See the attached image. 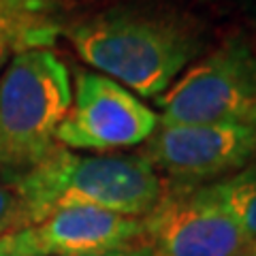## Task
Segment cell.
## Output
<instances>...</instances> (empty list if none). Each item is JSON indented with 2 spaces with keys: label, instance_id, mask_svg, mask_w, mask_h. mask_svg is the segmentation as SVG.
Wrapping results in <instances>:
<instances>
[{
  "label": "cell",
  "instance_id": "cell-1",
  "mask_svg": "<svg viewBox=\"0 0 256 256\" xmlns=\"http://www.w3.org/2000/svg\"><path fill=\"white\" fill-rule=\"evenodd\" d=\"M30 226L66 207H94L128 218L148 216L164 194L156 169L139 156H82L56 146L20 169Z\"/></svg>",
  "mask_w": 256,
  "mask_h": 256
},
{
  "label": "cell",
  "instance_id": "cell-2",
  "mask_svg": "<svg viewBox=\"0 0 256 256\" xmlns=\"http://www.w3.org/2000/svg\"><path fill=\"white\" fill-rule=\"evenodd\" d=\"M86 64L141 98H158L175 84L198 43L173 22L134 11H109L66 28Z\"/></svg>",
  "mask_w": 256,
  "mask_h": 256
},
{
  "label": "cell",
  "instance_id": "cell-3",
  "mask_svg": "<svg viewBox=\"0 0 256 256\" xmlns=\"http://www.w3.org/2000/svg\"><path fill=\"white\" fill-rule=\"evenodd\" d=\"M73 102L70 73L45 47H28L0 77V152L4 169H28L56 148Z\"/></svg>",
  "mask_w": 256,
  "mask_h": 256
},
{
  "label": "cell",
  "instance_id": "cell-4",
  "mask_svg": "<svg viewBox=\"0 0 256 256\" xmlns=\"http://www.w3.org/2000/svg\"><path fill=\"white\" fill-rule=\"evenodd\" d=\"M156 100L158 124L256 128V54L244 36L228 38Z\"/></svg>",
  "mask_w": 256,
  "mask_h": 256
},
{
  "label": "cell",
  "instance_id": "cell-5",
  "mask_svg": "<svg viewBox=\"0 0 256 256\" xmlns=\"http://www.w3.org/2000/svg\"><path fill=\"white\" fill-rule=\"evenodd\" d=\"M141 224L150 256H244L250 244L212 184L164 192Z\"/></svg>",
  "mask_w": 256,
  "mask_h": 256
},
{
  "label": "cell",
  "instance_id": "cell-6",
  "mask_svg": "<svg viewBox=\"0 0 256 256\" xmlns=\"http://www.w3.org/2000/svg\"><path fill=\"white\" fill-rule=\"evenodd\" d=\"M158 128V114L111 77L77 70L75 94L56 143L66 150L111 152L146 143Z\"/></svg>",
  "mask_w": 256,
  "mask_h": 256
},
{
  "label": "cell",
  "instance_id": "cell-7",
  "mask_svg": "<svg viewBox=\"0 0 256 256\" xmlns=\"http://www.w3.org/2000/svg\"><path fill=\"white\" fill-rule=\"evenodd\" d=\"M143 158L184 186L226 178L256 156V128L233 124H158Z\"/></svg>",
  "mask_w": 256,
  "mask_h": 256
},
{
  "label": "cell",
  "instance_id": "cell-8",
  "mask_svg": "<svg viewBox=\"0 0 256 256\" xmlns=\"http://www.w3.org/2000/svg\"><path fill=\"white\" fill-rule=\"evenodd\" d=\"M2 242L32 256H92L124 250L143 242L141 218H128L94 207H66Z\"/></svg>",
  "mask_w": 256,
  "mask_h": 256
},
{
  "label": "cell",
  "instance_id": "cell-9",
  "mask_svg": "<svg viewBox=\"0 0 256 256\" xmlns=\"http://www.w3.org/2000/svg\"><path fill=\"white\" fill-rule=\"evenodd\" d=\"M212 190L239 224L248 242H256V164H248L242 171L214 182Z\"/></svg>",
  "mask_w": 256,
  "mask_h": 256
},
{
  "label": "cell",
  "instance_id": "cell-10",
  "mask_svg": "<svg viewBox=\"0 0 256 256\" xmlns=\"http://www.w3.org/2000/svg\"><path fill=\"white\" fill-rule=\"evenodd\" d=\"M28 226L30 218L20 184V171L0 166V237Z\"/></svg>",
  "mask_w": 256,
  "mask_h": 256
},
{
  "label": "cell",
  "instance_id": "cell-11",
  "mask_svg": "<svg viewBox=\"0 0 256 256\" xmlns=\"http://www.w3.org/2000/svg\"><path fill=\"white\" fill-rule=\"evenodd\" d=\"M52 0H0V36L45 28L41 15Z\"/></svg>",
  "mask_w": 256,
  "mask_h": 256
},
{
  "label": "cell",
  "instance_id": "cell-12",
  "mask_svg": "<svg viewBox=\"0 0 256 256\" xmlns=\"http://www.w3.org/2000/svg\"><path fill=\"white\" fill-rule=\"evenodd\" d=\"M45 34H47L45 28L28 32V34H2L0 36V68L18 52L28 50V47H38L41 41H45Z\"/></svg>",
  "mask_w": 256,
  "mask_h": 256
},
{
  "label": "cell",
  "instance_id": "cell-13",
  "mask_svg": "<svg viewBox=\"0 0 256 256\" xmlns=\"http://www.w3.org/2000/svg\"><path fill=\"white\" fill-rule=\"evenodd\" d=\"M92 256H150V250L143 244L130 246L124 250H114V252H102V254H92Z\"/></svg>",
  "mask_w": 256,
  "mask_h": 256
},
{
  "label": "cell",
  "instance_id": "cell-14",
  "mask_svg": "<svg viewBox=\"0 0 256 256\" xmlns=\"http://www.w3.org/2000/svg\"><path fill=\"white\" fill-rule=\"evenodd\" d=\"M0 256H32V254H24V252L13 250V248H9L2 239H0Z\"/></svg>",
  "mask_w": 256,
  "mask_h": 256
},
{
  "label": "cell",
  "instance_id": "cell-15",
  "mask_svg": "<svg viewBox=\"0 0 256 256\" xmlns=\"http://www.w3.org/2000/svg\"><path fill=\"white\" fill-rule=\"evenodd\" d=\"M244 256H256V242H250V244H248Z\"/></svg>",
  "mask_w": 256,
  "mask_h": 256
},
{
  "label": "cell",
  "instance_id": "cell-16",
  "mask_svg": "<svg viewBox=\"0 0 256 256\" xmlns=\"http://www.w3.org/2000/svg\"><path fill=\"white\" fill-rule=\"evenodd\" d=\"M0 166H4V156H2V152H0Z\"/></svg>",
  "mask_w": 256,
  "mask_h": 256
}]
</instances>
